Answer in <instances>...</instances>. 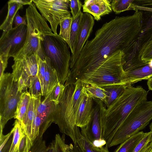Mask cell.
Segmentation results:
<instances>
[{
  "mask_svg": "<svg viewBox=\"0 0 152 152\" xmlns=\"http://www.w3.org/2000/svg\"><path fill=\"white\" fill-rule=\"evenodd\" d=\"M143 22L142 12L136 11L132 15L116 17L104 24L96 31L94 38L86 41L70 66L66 84L89 83L102 73L107 58L115 52L121 51L122 57H125L136 51Z\"/></svg>",
  "mask_w": 152,
  "mask_h": 152,
  "instance_id": "cell-1",
  "label": "cell"
},
{
  "mask_svg": "<svg viewBox=\"0 0 152 152\" xmlns=\"http://www.w3.org/2000/svg\"><path fill=\"white\" fill-rule=\"evenodd\" d=\"M148 92L141 86H128L122 95L102 111V139L107 146L121 124L141 102L147 101Z\"/></svg>",
  "mask_w": 152,
  "mask_h": 152,
  "instance_id": "cell-2",
  "label": "cell"
},
{
  "mask_svg": "<svg viewBox=\"0 0 152 152\" xmlns=\"http://www.w3.org/2000/svg\"><path fill=\"white\" fill-rule=\"evenodd\" d=\"M26 17L27 28L26 42L21 50L13 58V60L15 61L25 56L35 54L45 61L46 56L43 49V42L46 35L53 33L47 21L38 12L33 3L26 9Z\"/></svg>",
  "mask_w": 152,
  "mask_h": 152,
  "instance_id": "cell-3",
  "label": "cell"
},
{
  "mask_svg": "<svg viewBox=\"0 0 152 152\" xmlns=\"http://www.w3.org/2000/svg\"><path fill=\"white\" fill-rule=\"evenodd\" d=\"M66 42L59 34L46 35L42 43L46 57L48 58L51 66L55 70L58 82L65 83L70 74L71 56Z\"/></svg>",
  "mask_w": 152,
  "mask_h": 152,
  "instance_id": "cell-4",
  "label": "cell"
},
{
  "mask_svg": "<svg viewBox=\"0 0 152 152\" xmlns=\"http://www.w3.org/2000/svg\"><path fill=\"white\" fill-rule=\"evenodd\" d=\"M152 119V101L138 104L125 118L114 134L108 148L121 144L144 128Z\"/></svg>",
  "mask_w": 152,
  "mask_h": 152,
  "instance_id": "cell-5",
  "label": "cell"
},
{
  "mask_svg": "<svg viewBox=\"0 0 152 152\" xmlns=\"http://www.w3.org/2000/svg\"><path fill=\"white\" fill-rule=\"evenodd\" d=\"M23 92L18 91V81H15L12 73H4L0 78V137L8 121L14 118Z\"/></svg>",
  "mask_w": 152,
  "mask_h": 152,
  "instance_id": "cell-6",
  "label": "cell"
},
{
  "mask_svg": "<svg viewBox=\"0 0 152 152\" xmlns=\"http://www.w3.org/2000/svg\"><path fill=\"white\" fill-rule=\"evenodd\" d=\"M75 85L66 87L56 105L53 115V123L57 125L60 132L69 136L75 142L74 130L76 125L72 104V98Z\"/></svg>",
  "mask_w": 152,
  "mask_h": 152,
  "instance_id": "cell-7",
  "label": "cell"
},
{
  "mask_svg": "<svg viewBox=\"0 0 152 152\" xmlns=\"http://www.w3.org/2000/svg\"><path fill=\"white\" fill-rule=\"evenodd\" d=\"M42 17L50 23L53 33L57 34L58 26L64 19L71 16L67 0H33Z\"/></svg>",
  "mask_w": 152,
  "mask_h": 152,
  "instance_id": "cell-8",
  "label": "cell"
},
{
  "mask_svg": "<svg viewBox=\"0 0 152 152\" xmlns=\"http://www.w3.org/2000/svg\"><path fill=\"white\" fill-rule=\"evenodd\" d=\"M27 26L21 25L3 32L0 39V54L9 58L15 57L24 46L27 37Z\"/></svg>",
  "mask_w": 152,
  "mask_h": 152,
  "instance_id": "cell-9",
  "label": "cell"
},
{
  "mask_svg": "<svg viewBox=\"0 0 152 152\" xmlns=\"http://www.w3.org/2000/svg\"><path fill=\"white\" fill-rule=\"evenodd\" d=\"M95 102L93 107L90 121L86 127L81 128V133L90 142L97 147L106 145L105 141L102 139V114L104 104L100 99H93Z\"/></svg>",
  "mask_w": 152,
  "mask_h": 152,
  "instance_id": "cell-10",
  "label": "cell"
},
{
  "mask_svg": "<svg viewBox=\"0 0 152 152\" xmlns=\"http://www.w3.org/2000/svg\"><path fill=\"white\" fill-rule=\"evenodd\" d=\"M38 58L37 55L33 54L14 61L12 66V73L15 81H17L21 77L26 88H29L32 81L37 75Z\"/></svg>",
  "mask_w": 152,
  "mask_h": 152,
  "instance_id": "cell-11",
  "label": "cell"
},
{
  "mask_svg": "<svg viewBox=\"0 0 152 152\" xmlns=\"http://www.w3.org/2000/svg\"><path fill=\"white\" fill-rule=\"evenodd\" d=\"M94 24V17L88 13H83L80 21L78 32L72 54L70 66L75 63L92 31Z\"/></svg>",
  "mask_w": 152,
  "mask_h": 152,
  "instance_id": "cell-12",
  "label": "cell"
},
{
  "mask_svg": "<svg viewBox=\"0 0 152 152\" xmlns=\"http://www.w3.org/2000/svg\"><path fill=\"white\" fill-rule=\"evenodd\" d=\"M41 96L31 98L26 117L21 124L22 130L25 135L24 147L22 152H28L32 146L31 142L32 124L36 117L38 105L41 103Z\"/></svg>",
  "mask_w": 152,
  "mask_h": 152,
  "instance_id": "cell-13",
  "label": "cell"
},
{
  "mask_svg": "<svg viewBox=\"0 0 152 152\" xmlns=\"http://www.w3.org/2000/svg\"><path fill=\"white\" fill-rule=\"evenodd\" d=\"M93 99L86 93L84 86L78 107L74 113L76 125L80 129L90 120L93 109Z\"/></svg>",
  "mask_w": 152,
  "mask_h": 152,
  "instance_id": "cell-14",
  "label": "cell"
},
{
  "mask_svg": "<svg viewBox=\"0 0 152 152\" xmlns=\"http://www.w3.org/2000/svg\"><path fill=\"white\" fill-rule=\"evenodd\" d=\"M111 0H86L83 5V12L92 15L94 20L99 21L103 15L108 14L112 11Z\"/></svg>",
  "mask_w": 152,
  "mask_h": 152,
  "instance_id": "cell-15",
  "label": "cell"
},
{
  "mask_svg": "<svg viewBox=\"0 0 152 152\" xmlns=\"http://www.w3.org/2000/svg\"><path fill=\"white\" fill-rule=\"evenodd\" d=\"M152 77V60L142 65L125 72L124 84L131 86L132 84Z\"/></svg>",
  "mask_w": 152,
  "mask_h": 152,
  "instance_id": "cell-16",
  "label": "cell"
},
{
  "mask_svg": "<svg viewBox=\"0 0 152 152\" xmlns=\"http://www.w3.org/2000/svg\"><path fill=\"white\" fill-rule=\"evenodd\" d=\"M132 10L141 11L143 17V25L140 36L152 29V0H134Z\"/></svg>",
  "mask_w": 152,
  "mask_h": 152,
  "instance_id": "cell-17",
  "label": "cell"
},
{
  "mask_svg": "<svg viewBox=\"0 0 152 152\" xmlns=\"http://www.w3.org/2000/svg\"><path fill=\"white\" fill-rule=\"evenodd\" d=\"M138 59L145 62L152 60V29L145 32L139 39Z\"/></svg>",
  "mask_w": 152,
  "mask_h": 152,
  "instance_id": "cell-18",
  "label": "cell"
},
{
  "mask_svg": "<svg viewBox=\"0 0 152 152\" xmlns=\"http://www.w3.org/2000/svg\"><path fill=\"white\" fill-rule=\"evenodd\" d=\"M79 128L76 126L74 130L75 142L82 152H110L106 145L102 147L94 145L81 133Z\"/></svg>",
  "mask_w": 152,
  "mask_h": 152,
  "instance_id": "cell-19",
  "label": "cell"
},
{
  "mask_svg": "<svg viewBox=\"0 0 152 152\" xmlns=\"http://www.w3.org/2000/svg\"><path fill=\"white\" fill-rule=\"evenodd\" d=\"M45 62V87L43 96L46 97L52 91L59 82L56 71L51 66L50 59L46 57Z\"/></svg>",
  "mask_w": 152,
  "mask_h": 152,
  "instance_id": "cell-20",
  "label": "cell"
},
{
  "mask_svg": "<svg viewBox=\"0 0 152 152\" xmlns=\"http://www.w3.org/2000/svg\"><path fill=\"white\" fill-rule=\"evenodd\" d=\"M7 4V15L0 26V29L3 32H7L12 28V23L15 16L18 11L23 7V5L15 2L14 0H9Z\"/></svg>",
  "mask_w": 152,
  "mask_h": 152,
  "instance_id": "cell-21",
  "label": "cell"
},
{
  "mask_svg": "<svg viewBox=\"0 0 152 152\" xmlns=\"http://www.w3.org/2000/svg\"><path fill=\"white\" fill-rule=\"evenodd\" d=\"M129 86L123 84H114L102 87L106 91V101L104 104L108 108L123 93Z\"/></svg>",
  "mask_w": 152,
  "mask_h": 152,
  "instance_id": "cell-22",
  "label": "cell"
},
{
  "mask_svg": "<svg viewBox=\"0 0 152 152\" xmlns=\"http://www.w3.org/2000/svg\"><path fill=\"white\" fill-rule=\"evenodd\" d=\"M13 126L14 131L12 134V141L8 152H20V147L21 142L26 136L19 121L16 119Z\"/></svg>",
  "mask_w": 152,
  "mask_h": 152,
  "instance_id": "cell-23",
  "label": "cell"
},
{
  "mask_svg": "<svg viewBox=\"0 0 152 152\" xmlns=\"http://www.w3.org/2000/svg\"><path fill=\"white\" fill-rule=\"evenodd\" d=\"M146 133L139 132L121 143L114 152H133Z\"/></svg>",
  "mask_w": 152,
  "mask_h": 152,
  "instance_id": "cell-24",
  "label": "cell"
},
{
  "mask_svg": "<svg viewBox=\"0 0 152 152\" xmlns=\"http://www.w3.org/2000/svg\"><path fill=\"white\" fill-rule=\"evenodd\" d=\"M31 98V95L27 91L23 92L18 104L15 119L22 123L27 114Z\"/></svg>",
  "mask_w": 152,
  "mask_h": 152,
  "instance_id": "cell-25",
  "label": "cell"
},
{
  "mask_svg": "<svg viewBox=\"0 0 152 152\" xmlns=\"http://www.w3.org/2000/svg\"><path fill=\"white\" fill-rule=\"evenodd\" d=\"M84 86L86 93L92 99H99L104 104L105 103L107 96L106 91L102 87L89 83H84Z\"/></svg>",
  "mask_w": 152,
  "mask_h": 152,
  "instance_id": "cell-26",
  "label": "cell"
},
{
  "mask_svg": "<svg viewBox=\"0 0 152 152\" xmlns=\"http://www.w3.org/2000/svg\"><path fill=\"white\" fill-rule=\"evenodd\" d=\"M83 13L81 11L75 18H72L70 32V48L72 54L78 32L80 25Z\"/></svg>",
  "mask_w": 152,
  "mask_h": 152,
  "instance_id": "cell-27",
  "label": "cell"
},
{
  "mask_svg": "<svg viewBox=\"0 0 152 152\" xmlns=\"http://www.w3.org/2000/svg\"><path fill=\"white\" fill-rule=\"evenodd\" d=\"M72 17H68L62 20L59 24L60 27L59 36L67 43L70 47V32Z\"/></svg>",
  "mask_w": 152,
  "mask_h": 152,
  "instance_id": "cell-28",
  "label": "cell"
},
{
  "mask_svg": "<svg viewBox=\"0 0 152 152\" xmlns=\"http://www.w3.org/2000/svg\"><path fill=\"white\" fill-rule=\"evenodd\" d=\"M134 0H113L111 2L112 10L116 14L132 10V6Z\"/></svg>",
  "mask_w": 152,
  "mask_h": 152,
  "instance_id": "cell-29",
  "label": "cell"
},
{
  "mask_svg": "<svg viewBox=\"0 0 152 152\" xmlns=\"http://www.w3.org/2000/svg\"><path fill=\"white\" fill-rule=\"evenodd\" d=\"M66 87L59 82L56 85L52 91L46 97L48 100L58 104L59 99L62 95Z\"/></svg>",
  "mask_w": 152,
  "mask_h": 152,
  "instance_id": "cell-30",
  "label": "cell"
},
{
  "mask_svg": "<svg viewBox=\"0 0 152 152\" xmlns=\"http://www.w3.org/2000/svg\"><path fill=\"white\" fill-rule=\"evenodd\" d=\"M151 141V133H146V134L136 146L133 152H145L152 148Z\"/></svg>",
  "mask_w": 152,
  "mask_h": 152,
  "instance_id": "cell-31",
  "label": "cell"
},
{
  "mask_svg": "<svg viewBox=\"0 0 152 152\" xmlns=\"http://www.w3.org/2000/svg\"><path fill=\"white\" fill-rule=\"evenodd\" d=\"M44 134L42 132L39 133L28 152H47L48 146H46L45 141L43 139Z\"/></svg>",
  "mask_w": 152,
  "mask_h": 152,
  "instance_id": "cell-32",
  "label": "cell"
},
{
  "mask_svg": "<svg viewBox=\"0 0 152 152\" xmlns=\"http://www.w3.org/2000/svg\"><path fill=\"white\" fill-rule=\"evenodd\" d=\"M65 139L64 134L61 136L58 134L56 135L53 140L54 152H68Z\"/></svg>",
  "mask_w": 152,
  "mask_h": 152,
  "instance_id": "cell-33",
  "label": "cell"
},
{
  "mask_svg": "<svg viewBox=\"0 0 152 152\" xmlns=\"http://www.w3.org/2000/svg\"><path fill=\"white\" fill-rule=\"evenodd\" d=\"M29 88V92L31 96L34 97L43 96L41 84L37 75L32 81Z\"/></svg>",
  "mask_w": 152,
  "mask_h": 152,
  "instance_id": "cell-34",
  "label": "cell"
},
{
  "mask_svg": "<svg viewBox=\"0 0 152 152\" xmlns=\"http://www.w3.org/2000/svg\"><path fill=\"white\" fill-rule=\"evenodd\" d=\"M14 131L13 128L7 134L0 137V152H8L12 141L10 138Z\"/></svg>",
  "mask_w": 152,
  "mask_h": 152,
  "instance_id": "cell-35",
  "label": "cell"
},
{
  "mask_svg": "<svg viewBox=\"0 0 152 152\" xmlns=\"http://www.w3.org/2000/svg\"><path fill=\"white\" fill-rule=\"evenodd\" d=\"M45 71V61H43L39 57L38 63V70L37 75L39 80L41 84L43 95L44 91V77Z\"/></svg>",
  "mask_w": 152,
  "mask_h": 152,
  "instance_id": "cell-36",
  "label": "cell"
},
{
  "mask_svg": "<svg viewBox=\"0 0 152 152\" xmlns=\"http://www.w3.org/2000/svg\"><path fill=\"white\" fill-rule=\"evenodd\" d=\"M71 12L73 18H75L81 11L83 5L79 0H69Z\"/></svg>",
  "mask_w": 152,
  "mask_h": 152,
  "instance_id": "cell-37",
  "label": "cell"
},
{
  "mask_svg": "<svg viewBox=\"0 0 152 152\" xmlns=\"http://www.w3.org/2000/svg\"><path fill=\"white\" fill-rule=\"evenodd\" d=\"M9 58L5 55L0 54V78L2 76L7 67Z\"/></svg>",
  "mask_w": 152,
  "mask_h": 152,
  "instance_id": "cell-38",
  "label": "cell"
},
{
  "mask_svg": "<svg viewBox=\"0 0 152 152\" xmlns=\"http://www.w3.org/2000/svg\"><path fill=\"white\" fill-rule=\"evenodd\" d=\"M13 23L15 27L21 25L27 26V22L24 17H21L18 12L14 18Z\"/></svg>",
  "mask_w": 152,
  "mask_h": 152,
  "instance_id": "cell-39",
  "label": "cell"
},
{
  "mask_svg": "<svg viewBox=\"0 0 152 152\" xmlns=\"http://www.w3.org/2000/svg\"><path fill=\"white\" fill-rule=\"evenodd\" d=\"M68 145L67 144V149L68 152H82L76 142Z\"/></svg>",
  "mask_w": 152,
  "mask_h": 152,
  "instance_id": "cell-40",
  "label": "cell"
},
{
  "mask_svg": "<svg viewBox=\"0 0 152 152\" xmlns=\"http://www.w3.org/2000/svg\"><path fill=\"white\" fill-rule=\"evenodd\" d=\"M18 81V91L20 92H23V91L27 89L24 80L21 77H20Z\"/></svg>",
  "mask_w": 152,
  "mask_h": 152,
  "instance_id": "cell-41",
  "label": "cell"
},
{
  "mask_svg": "<svg viewBox=\"0 0 152 152\" xmlns=\"http://www.w3.org/2000/svg\"><path fill=\"white\" fill-rule=\"evenodd\" d=\"M14 1L17 2L22 5H30L33 3V0H14Z\"/></svg>",
  "mask_w": 152,
  "mask_h": 152,
  "instance_id": "cell-42",
  "label": "cell"
},
{
  "mask_svg": "<svg viewBox=\"0 0 152 152\" xmlns=\"http://www.w3.org/2000/svg\"><path fill=\"white\" fill-rule=\"evenodd\" d=\"M47 152H54V141L50 143L48 146V150Z\"/></svg>",
  "mask_w": 152,
  "mask_h": 152,
  "instance_id": "cell-43",
  "label": "cell"
},
{
  "mask_svg": "<svg viewBox=\"0 0 152 152\" xmlns=\"http://www.w3.org/2000/svg\"><path fill=\"white\" fill-rule=\"evenodd\" d=\"M147 84L149 89L152 91V77L148 80Z\"/></svg>",
  "mask_w": 152,
  "mask_h": 152,
  "instance_id": "cell-44",
  "label": "cell"
},
{
  "mask_svg": "<svg viewBox=\"0 0 152 152\" xmlns=\"http://www.w3.org/2000/svg\"><path fill=\"white\" fill-rule=\"evenodd\" d=\"M149 128L150 130V132L151 133V141L150 142L152 143V121L149 125Z\"/></svg>",
  "mask_w": 152,
  "mask_h": 152,
  "instance_id": "cell-45",
  "label": "cell"
},
{
  "mask_svg": "<svg viewBox=\"0 0 152 152\" xmlns=\"http://www.w3.org/2000/svg\"><path fill=\"white\" fill-rule=\"evenodd\" d=\"M151 149H149V150H147V151H146L145 152H149L151 150Z\"/></svg>",
  "mask_w": 152,
  "mask_h": 152,
  "instance_id": "cell-46",
  "label": "cell"
},
{
  "mask_svg": "<svg viewBox=\"0 0 152 152\" xmlns=\"http://www.w3.org/2000/svg\"><path fill=\"white\" fill-rule=\"evenodd\" d=\"M149 152H152V148H151V150Z\"/></svg>",
  "mask_w": 152,
  "mask_h": 152,
  "instance_id": "cell-47",
  "label": "cell"
}]
</instances>
